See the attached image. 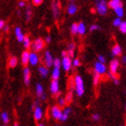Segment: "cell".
I'll use <instances>...</instances> for the list:
<instances>
[{"mask_svg": "<svg viewBox=\"0 0 126 126\" xmlns=\"http://www.w3.org/2000/svg\"><path fill=\"white\" fill-rule=\"evenodd\" d=\"M14 126H19V124H17V123H15V125H14Z\"/></svg>", "mask_w": 126, "mask_h": 126, "instance_id": "obj_53", "label": "cell"}, {"mask_svg": "<svg viewBox=\"0 0 126 126\" xmlns=\"http://www.w3.org/2000/svg\"><path fill=\"white\" fill-rule=\"evenodd\" d=\"M99 80H100V74H98V73H95L94 77H93V83H94V85L98 84Z\"/></svg>", "mask_w": 126, "mask_h": 126, "instance_id": "obj_32", "label": "cell"}, {"mask_svg": "<svg viewBox=\"0 0 126 126\" xmlns=\"http://www.w3.org/2000/svg\"><path fill=\"white\" fill-rule=\"evenodd\" d=\"M100 26H98L97 24H92L90 25V32H95V31H97V30H100Z\"/></svg>", "mask_w": 126, "mask_h": 126, "instance_id": "obj_35", "label": "cell"}, {"mask_svg": "<svg viewBox=\"0 0 126 126\" xmlns=\"http://www.w3.org/2000/svg\"><path fill=\"white\" fill-rule=\"evenodd\" d=\"M94 70H95V73H97L101 75V74H104L107 72V67L105 65V63H100V62L97 61V63H95Z\"/></svg>", "mask_w": 126, "mask_h": 126, "instance_id": "obj_4", "label": "cell"}, {"mask_svg": "<svg viewBox=\"0 0 126 126\" xmlns=\"http://www.w3.org/2000/svg\"><path fill=\"white\" fill-rule=\"evenodd\" d=\"M100 118V115L98 114H94L92 115V119L94 120V121H98Z\"/></svg>", "mask_w": 126, "mask_h": 126, "instance_id": "obj_42", "label": "cell"}, {"mask_svg": "<svg viewBox=\"0 0 126 126\" xmlns=\"http://www.w3.org/2000/svg\"><path fill=\"white\" fill-rule=\"evenodd\" d=\"M71 33L73 35L78 34V23H73L71 26Z\"/></svg>", "mask_w": 126, "mask_h": 126, "instance_id": "obj_29", "label": "cell"}, {"mask_svg": "<svg viewBox=\"0 0 126 126\" xmlns=\"http://www.w3.org/2000/svg\"><path fill=\"white\" fill-rule=\"evenodd\" d=\"M97 61H98V62H100V63H106V58H105L104 56H102V55H99V56H97Z\"/></svg>", "mask_w": 126, "mask_h": 126, "instance_id": "obj_38", "label": "cell"}, {"mask_svg": "<svg viewBox=\"0 0 126 126\" xmlns=\"http://www.w3.org/2000/svg\"><path fill=\"white\" fill-rule=\"evenodd\" d=\"M70 1H71V2H73V1H74V0H70Z\"/></svg>", "mask_w": 126, "mask_h": 126, "instance_id": "obj_54", "label": "cell"}, {"mask_svg": "<svg viewBox=\"0 0 126 126\" xmlns=\"http://www.w3.org/2000/svg\"><path fill=\"white\" fill-rule=\"evenodd\" d=\"M44 46H45V41L42 39H40V38H38V39H36L32 43V47H32L34 52H39V51H40L43 48Z\"/></svg>", "mask_w": 126, "mask_h": 126, "instance_id": "obj_3", "label": "cell"}, {"mask_svg": "<svg viewBox=\"0 0 126 126\" xmlns=\"http://www.w3.org/2000/svg\"><path fill=\"white\" fill-rule=\"evenodd\" d=\"M43 93H44L43 86H42L40 83H37V85H36V94H37V96H38V97H40Z\"/></svg>", "mask_w": 126, "mask_h": 126, "instance_id": "obj_26", "label": "cell"}, {"mask_svg": "<svg viewBox=\"0 0 126 126\" xmlns=\"http://www.w3.org/2000/svg\"><path fill=\"white\" fill-rule=\"evenodd\" d=\"M52 9H53L54 17L56 20L59 16V5L57 0H53V2H52Z\"/></svg>", "mask_w": 126, "mask_h": 126, "instance_id": "obj_11", "label": "cell"}, {"mask_svg": "<svg viewBox=\"0 0 126 126\" xmlns=\"http://www.w3.org/2000/svg\"><path fill=\"white\" fill-rule=\"evenodd\" d=\"M119 67V61L116 60V59H114V60L111 61V63H110V73H112L113 74H116L117 73V69Z\"/></svg>", "mask_w": 126, "mask_h": 126, "instance_id": "obj_10", "label": "cell"}, {"mask_svg": "<svg viewBox=\"0 0 126 126\" xmlns=\"http://www.w3.org/2000/svg\"><path fill=\"white\" fill-rule=\"evenodd\" d=\"M34 105H35V107H37V106H39V100H36V101H35V103H34Z\"/></svg>", "mask_w": 126, "mask_h": 126, "instance_id": "obj_50", "label": "cell"}, {"mask_svg": "<svg viewBox=\"0 0 126 126\" xmlns=\"http://www.w3.org/2000/svg\"><path fill=\"white\" fill-rule=\"evenodd\" d=\"M25 5H26V4H25V2H24V1H22V0H21V1L18 3V6H19L20 8L25 7Z\"/></svg>", "mask_w": 126, "mask_h": 126, "instance_id": "obj_41", "label": "cell"}, {"mask_svg": "<svg viewBox=\"0 0 126 126\" xmlns=\"http://www.w3.org/2000/svg\"><path fill=\"white\" fill-rule=\"evenodd\" d=\"M87 32V28H86V24L84 22H80L78 23V34L80 35H84Z\"/></svg>", "mask_w": 126, "mask_h": 126, "instance_id": "obj_17", "label": "cell"}, {"mask_svg": "<svg viewBox=\"0 0 126 126\" xmlns=\"http://www.w3.org/2000/svg\"><path fill=\"white\" fill-rule=\"evenodd\" d=\"M72 60H71V57L69 56H63V60H62V67L63 68V70L65 72H68L70 70L71 67H72Z\"/></svg>", "mask_w": 126, "mask_h": 126, "instance_id": "obj_5", "label": "cell"}, {"mask_svg": "<svg viewBox=\"0 0 126 126\" xmlns=\"http://www.w3.org/2000/svg\"><path fill=\"white\" fill-rule=\"evenodd\" d=\"M95 5H96L97 12L101 16H105L107 14L108 4L107 3L106 0H95Z\"/></svg>", "mask_w": 126, "mask_h": 126, "instance_id": "obj_2", "label": "cell"}, {"mask_svg": "<svg viewBox=\"0 0 126 126\" xmlns=\"http://www.w3.org/2000/svg\"><path fill=\"white\" fill-rule=\"evenodd\" d=\"M5 25V22L4 20H0V30H3Z\"/></svg>", "mask_w": 126, "mask_h": 126, "instance_id": "obj_43", "label": "cell"}, {"mask_svg": "<svg viewBox=\"0 0 126 126\" xmlns=\"http://www.w3.org/2000/svg\"><path fill=\"white\" fill-rule=\"evenodd\" d=\"M17 63H18V59L15 56H12L8 61V64L11 68H15L17 65Z\"/></svg>", "mask_w": 126, "mask_h": 126, "instance_id": "obj_23", "label": "cell"}, {"mask_svg": "<svg viewBox=\"0 0 126 126\" xmlns=\"http://www.w3.org/2000/svg\"><path fill=\"white\" fill-rule=\"evenodd\" d=\"M40 97H41V99L42 100H45L47 98V95L45 94V93H43V94L41 95V96H40Z\"/></svg>", "mask_w": 126, "mask_h": 126, "instance_id": "obj_46", "label": "cell"}, {"mask_svg": "<svg viewBox=\"0 0 126 126\" xmlns=\"http://www.w3.org/2000/svg\"><path fill=\"white\" fill-rule=\"evenodd\" d=\"M23 79L26 85H29L31 82V71L28 67H25L23 69Z\"/></svg>", "mask_w": 126, "mask_h": 126, "instance_id": "obj_14", "label": "cell"}, {"mask_svg": "<svg viewBox=\"0 0 126 126\" xmlns=\"http://www.w3.org/2000/svg\"><path fill=\"white\" fill-rule=\"evenodd\" d=\"M25 16H26V21H27V22H29L30 20L32 19V8H31V6H28V8H27L26 11H25Z\"/></svg>", "mask_w": 126, "mask_h": 126, "instance_id": "obj_28", "label": "cell"}, {"mask_svg": "<svg viewBox=\"0 0 126 126\" xmlns=\"http://www.w3.org/2000/svg\"><path fill=\"white\" fill-rule=\"evenodd\" d=\"M51 114L55 119H59L60 120L62 115H63V111L60 109V107H53L51 108Z\"/></svg>", "mask_w": 126, "mask_h": 126, "instance_id": "obj_8", "label": "cell"}, {"mask_svg": "<svg viewBox=\"0 0 126 126\" xmlns=\"http://www.w3.org/2000/svg\"><path fill=\"white\" fill-rule=\"evenodd\" d=\"M39 126H45L43 124H39Z\"/></svg>", "mask_w": 126, "mask_h": 126, "instance_id": "obj_52", "label": "cell"}, {"mask_svg": "<svg viewBox=\"0 0 126 126\" xmlns=\"http://www.w3.org/2000/svg\"><path fill=\"white\" fill-rule=\"evenodd\" d=\"M112 54H113V56H117L119 55H121L122 54V47L119 45H115V46L113 47V48H112Z\"/></svg>", "mask_w": 126, "mask_h": 126, "instance_id": "obj_19", "label": "cell"}, {"mask_svg": "<svg viewBox=\"0 0 126 126\" xmlns=\"http://www.w3.org/2000/svg\"><path fill=\"white\" fill-rule=\"evenodd\" d=\"M29 56H30V53L28 51H23L22 54V63L23 65H27L28 63H29Z\"/></svg>", "mask_w": 126, "mask_h": 126, "instance_id": "obj_18", "label": "cell"}, {"mask_svg": "<svg viewBox=\"0 0 126 126\" xmlns=\"http://www.w3.org/2000/svg\"><path fill=\"white\" fill-rule=\"evenodd\" d=\"M53 65L55 66V67H56V68H60L61 66H62V61H61L59 58L54 59Z\"/></svg>", "mask_w": 126, "mask_h": 126, "instance_id": "obj_33", "label": "cell"}, {"mask_svg": "<svg viewBox=\"0 0 126 126\" xmlns=\"http://www.w3.org/2000/svg\"><path fill=\"white\" fill-rule=\"evenodd\" d=\"M33 113H34V118H35V120H37V121L40 120V119L42 118V116H43V110H42V108L39 107V106H37V107H35Z\"/></svg>", "mask_w": 126, "mask_h": 126, "instance_id": "obj_12", "label": "cell"}, {"mask_svg": "<svg viewBox=\"0 0 126 126\" xmlns=\"http://www.w3.org/2000/svg\"><path fill=\"white\" fill-rule=\"evenodd\" d=\"M122 126H124V125H122Z\"/></svg>", "mask_w": 126, "mask_h": 126, "instance_id": "obj_57", "label": "cell"}, {"mask_svg": "<svg viewBox=\"0 0 126 126\" xmlns=\"http://www.w3.org/2000/svg\"><path fill=\"white\" fill-rule=\"evenodd\" d=\"M73 91L71 90V91H69V92L67 93V95H66V97H65L66 103H71L72 100H73Z\"/></svg>", "mask_w": 126, "mask_h": 126, "instance_id": "obj_30", "label": "cell"}, {"mask_svg": "<svg viewBox=\"0 0 126 126\" xmlns=\"http://www.w3.org/2000/svg\"><path fill=\"white\" fill-rule=\"evenodd\" d=\"M0 117H1L2 121L4 122L5 124L9 123V115H8V114L6 113V112H2V113H1V115H0Z\"/></svg>", "mask_w": 126, "mask_h": 126, "instance_id": "obj_27", "label": "cell"}, {"mask_svg": "<svg viewBox=\"0 0 126 126\" xmlns=\"http://www.w3.org/2000/svg\"><path fill=\"white\" fill-rule=\"evenodd\" d=\"M50 41H51V37L50 36H47V38H46V42H47V43H49Z\"/></svg>", "mask_w": 126, "mask_h": 126, "instance_id": "obj_45", "label": "cell"}, {"mask_svg": "<svg viewBox=\"0 0 126 126\" xmlns=\"http://www.w3.org/2000/svg\"><path fill=\"white\" fill-rule=\"evenodd\" d=\"M15 37H16L17 40H18L19 42H22V40H23L25 36H24V34L22 33V29H21L20 27H15Z\"/></svg>", "mask_w": 126, "mask_h": 126, "instance_id": "obj_13", "label": "cell"}, {"mask_svg": "<svg viewBox=\"0 0 126 126\" xmlns=\"http://www.w3.org/2000/svg\"><path fill=\"white\" fill-rule=\"evenodd\" d=\"M68 56V54H67V51H63V53H62V56Z\"/></svg>", "mask_w": 126, "mask_h": 126, "instance_id": "obj_49", "label": "cell"}, {"mask_svg": "<svg viewBox=\"0 0 126 126\" xmlns=\"http://www.w3.org/2000/svg\"><path fill=\"white\" fill-rule=\"evenodd\" d=\"M39 56L36 54V52H31L30 53V56H29V63L30 64H32V65L35 66L37 65L38 63H39Z\"/></svg>", "mask_w": 126, "mask_h": 126, "instance_id": "obj_7", "label": "cell"}, {"mask_svg": "<svg viewBox=\"0 0 126 126\" xmlns=\"http://www.w3.org/2000/svg\"><path fill=\"white\" fill-rule=\"evenodd\" d=\"M122 62L123 63H126V56H124L122 57Z\"/></svg>", "mask_w": 126, "mask_h": 126, "instance_id": "obj_48", "label": "cell"}, {"mask_svg": "<svg viewBox=\"0 0 126 126\" xmlns=\"http://www.w3.org/2000/svg\"><path fill=\"white\" fill-rule=\"evenodd\" d=\"M119 30L122 33H126V22H122L119 25Z\"/></svg>", "mask_w": 126, "mask_h": 126, "instance_id": "obj_31", "label": "cell"}, {"mask_svg": "<svg viewBox=\"0 0 126 126\" xmlns=\"http://www.w3.org/2000/svg\"><path fill=\"white\" fill-rule=\"evenodd\" d=\"M74 49H75V45L73 43H70L68 45L67 54L70 57H73V55H74Z\"/></svg>", "mask_w": 126, "mask_h": 126, "instance_id": "obj_20", "label": "cell"}, {"mask_svg": "<svg viewBox=\"0 0 126 126\" xmlns=\"http://www.w3.org/2000/svg\"><path fill=\"white\" fill-rule=\"evenodd\" d=\"M50 91L53 95L58 94L59 92V82L58 80H53L50 84Z\"/></svg>", "mask_w": 126, "mask_h": 126, "instance_id": "obj_9", "label": "cell"}, {"mask_svg": "<svg viewBox=\"0 0 126 126\" xmlns=\"http://www.w3.org/2000/svg\"><path fill=\"white\" fill-rule=\"evenodd\" d=\"M108 6L112 9H114L118 6H123L122 0H110L108 2Z\"/></svg>", "mask_w": 126, "mask_h": 126, "instance_id": "obj_16", "label": "cell"}, {"mask_svg": "<svg viewBox=\"0 0 126 126\" xmlns=\"http://www.w3.org/2000/svg\"><path fill=\"white\" fill-rule=\"evenodd\" d=\"M44 61H45L46 66L47 68L51 67V66L53 65L54 58L49 51H46V52H45V55H44Z\"/></svg>", "mask_w": 126, "mask_h": 126, "instance_id": "obj_6", "label": "cell"}, {"mask_svg": "<svg viewBox=\"0 0 126 126\" xmlns=\"http://www.w3.org/2000/svg\"><path fill=\"white\" fill-rule=\"evenodd\" d=\"M77 11H78V6L75 4H73V3L69 4V5H68V7H67L68 15H75L76 13H77Z\"/></svg>", "mask_w": 126, "mask_h": 126, "instance_id": "obj_15", "label": "cell"}, {"mask_svg": "<svg viewBox=\"0 0 126 126\" xmlns=\"http://www.w3.org/2000/svg\"><path fill=\"white\" fill-rule=\"evenodd\" d=\"M122 22H123V21H122V19L120 17H116V18L114 19V21H113V25L115 27H119V25L121 24Z\"/></svg>", "mask_w": 126, "mask_h": 126, "instance_id": "obj_34", "label": "cell"}, {"mask_svg": "<svg viewBox=\"0 0 126 126\" xmlns=\"http://www.w3.org/2000/svg\"><path fill=\"white\" fill-rule=\"evenodd\" d=\"M113 80H114V84H119V80L117 79V78H114V79H113Z\"/></svg>", "mask_w": 126, "mask_h": 126, "instance_id": "obj_47", "label": "cell"}, {"mask_svg": "<svg viewBox=\"0 0 126 126\" xmlns=\"http://www.w3.org/2000/svg\"><path fill=\"white\" fill-rule=\"evenodd\" d=\"M3 126H6V125H3Z\"/></svg>", "mask_w": 126, "mask_h": 126, "instance_id": "obj_56", "label": "cell"}, {"mask_svg": "<svg viewBox=\"0 0 126 126\" xmlns=\"http://www.w3.org/2000/svg\"><path fill=\"white\" fill-rule=\"evenodd\" d=\"M17 15H18L20 16V15H22V13L20 12V11H18V12H17Z\"/></svg>", "mask_w": 126, "mask_h": 126, "instance_id": "obj_51", "label": "cell"}, {"mask_svg": "<svg viewBox=\"0 0 126 126\" xmlns=\"http://www.w3.org/2000/svg\"><path fill=\"white\" fill-rule=\"evenodd\" d=\"M22 44H23V47H24L25 48L28 49L30 48L31 47H32V42H31V39L28 36H25L23 40H22Z\"/></svg>", "mask_w": 126, "mask_h": 126, "instance_id": "obj_24", "label": "cell"}, {"mask_svg": "<svg viewBox=\"0 0 126 126\" xmlns=\"http://www.w3.org/2000/svg\"><path fill=\"white\" fill-rule=\"evenodd\" d=\"M72 64H73V66H74V67H78V66H80V60L78 58L74 59L73 61H72Z\"/></svg>", "mask_w": 126, "mask_h": 126, "instance_id": "obj_37", "label": "cell"}, {"mask_svg": "<svg viewBox=\"0 0 126 126\" xmlns=\"http://www.w3.org/2000/svg\"><path fill=\"white\" fill-rule=\"evenodd\" d=\"M34 5H39L43 3V0H32Z\"/></svg>", "mask_w": 126, "mask_h": 126, "instance_id": "obj_39", "label": "cell"}, {"mask_svg": "<svg viewBox=\"0 0 126 126\" xmlns=\"http://www.w3.org/2000/svg\"><path fill=\"white\" fill-rule=\"evenodd\" d=\"M66 104V100L65 98H63V97H61L58 99V105L60 107H63V106H65Z\"/></svg>", "mask_w": 126, "mask_h": 126, "instance_id": "obj_36", "label": "cell"}, {"mask_svg": "<svg viewBox=\"0 0 126 126\" xmlns=\"http://www.w3.org/2000/svg\"><path fill=\"white\" fill-rule=\"evenodd\" d=\"M125 108H126V105H125Z\"/></svg>", "mask_w": 126, "mask_h": 126, "instance_id": "obj_55", "label": "cell"}, {"mask_svg": "<svg viewBox=\"0 0 126 126\" xmlns=\"http://www.w3.org/2000/svg\"><path fill=\"white\" fill-rule=\"evenodd\" d=\"M39 73L42 77H47L48 74V69L47 66H40L39 68Z\"/></svg>", "mask_w": 126, "mask_h": 126, "instance_id": "obj_21", "label": "cell"}, {"mask_svg": "<svg viewBox=\"0 0 126 126\" xmlns=\"http://www.w3.org/2000/svg\"><path fill=\"white\" fill-rule=\"evenodd\" d=\"M114 13H115V15H117V17L122 18V17L124 16V8H123V6H118V7L114 8Z\"/></svg>", "mask_w": 126, "mask_h": 126, "instance_id": "obj_22", "label": "cell"}, {"mask_svg": "<svg viewBox=\"0 0 126 126\" xmlns=\"http://www.w3.org/2000/svg\"><path fill=\"white\" fill-rule=\"evenodd\" d=\"M4 32H7L8 31H9V26H8V25H5V27H4Z\"/></svg>", "mask_w": 126, "mask_h": 126, "instance_id": "obj_44", "label": "cell"}, {"mask_svg": "<svg viewBox=\"0 0 126 126\" xmlns=\"http://www.w3.org/2000/svg\"><path fill=\"white\" fill-rule=\"evenodd\" d=\"M59 77H60V68L55 67L52 72V78L53 80H58Z\"/></svg>", "mask_w": 126, "mask_h": 126, "instance_id": "obj_25", "label": "cell"}, {"mask_svg": "<svg viewBox=\"0 0 126 126\" xmlns=\"http://www.w3.org/2000/svg\"><path fill=\"white\" fill-rule=\"evenodd\" d=\"M71 112H72V108L71 107H66L65 109L63 110V114H67V115H69V114H71Z\"/></svg>", "mask_w": 126, "mask_h": 126, "instance_id": "obj_40", "label": "cell"}, {"mask_svg": "<svg viewBox=\"0 0 126 126\" xmlns=\"http://www.w3.org/2000/svg\"><path fill=\"white\" fill-rule=\"evenodd\" d=\"M74 89H75V92L78 97L83 96V94L85 92V88L81 76L76 75L75 78H74Z\"/></svg>", "mask_w": 126, "mask_h": 126, "instance_id": "obj_1", "label": "cell"}]
</instances>
